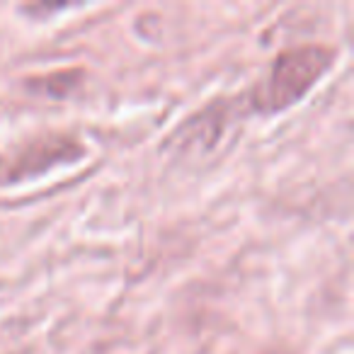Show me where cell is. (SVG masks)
Returning a JSON list of instances; mask_svg holds the SVG:
<instances>
[{
    "mask_svg": "<svg viewBox=\"0 0 354 354\" xmlns=\"http://www.w3.org/2000/svg\"><path fill=\"white\" fill-rule=\"evenodd\" d=\"M233 114V102L226 97H216L202 107L199 112L189 114V119H185L175 131L170 133L167 146H175L177 153H204L214 151L216 143L221 141L223 131H226L228 122Z\"/></svg>",
    "mask_w": 354,
    "mask_h": 354,
    "instance_id": "obj_3",
    "label": "cell"
},
{
    "mask_svg": "<svg viewBox=\"0 0 354 354\" xmlns=\"http://www.w3.org/2000/svg\"><path fill=\"white\" fill-rule=\"evenodd\" d=\"M85 80V73L80 68L68 71H54V73L37 75V78L27 80V90L37 95H44L49 100H68L80 90Z\"/></svg>",
    "mask_w": 354,
    "mask_h": 354,
    "instance_id": "obj_4",
    "label": "cell"
},
{
    "mask_svg": "<svg viewBox=\"0 0 354 354\" xmlns=\"http://www.w3.org/2000/svg\"><path fill=\"white\" fill-rule=\"evenodd\" d=\"M335 64V51L323 44L286 49L272 61L267 75L252 88L250 107L260 114H277L296 104Z\"/></svg>",
    "mask_w": 354,
    "mask_h": 354,
    "instance_id": "obj_1",
    "label": "cell"
},
{
    "mask_svg": "<svg viewBox=\"0 0 354 354\" xmlns=\"http://www.w3.org/2000/svg\"><path fill=\"white\" fill-rule=\"evenodd\" d=\"M85 158V146L68 133H41L0 151V187L35 180L54 167L73 165Z\"/></svg>",
    "mask_w": 354,
    "mask_h": 354,
    "instance_id": "obj_2",
    "label": "cell"
},
{
    "mask_svg": "<svg viewBox=\"0 0 354 354\" xmlns=\"http://www.w3.org/2000/svg\"><path fill=\"white\" fill-rule=\"evenodd\" d=\"M66 3L64 6H44V3H39V6H22L20 10L25 12V15H32L35 20H41V17H46V15H51V12H61V10H66Z\"/></svg>",
    "mask_w": 354,
    "mask_h": 354,
    "instance_id": "obj_5",
    "label": "cell"
}]
</instances>
